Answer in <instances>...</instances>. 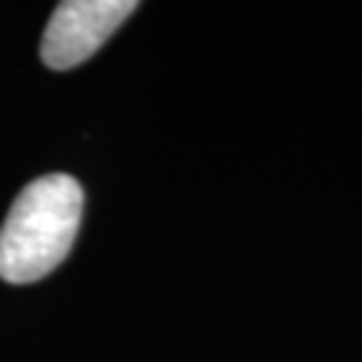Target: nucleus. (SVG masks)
<instances>
[{
    "label": "nucleus",
    "mask_w": 362,
    "mask_h": 362,
    "mask_svg": "<svg viewBox=\"0 0 362 362\" xmlns=\"http://www.w3.org/2000/svg\"><path fill=\"white\" fill-rule=\"evenodd\" d=\"M83 212V191L67 175H46L27 185L0 228V279L38 282L73 250Z\"/></svg>",
    "instance_id": "1"
},
{
    "label": "nucleus",
    "mask_w": 362,
    "mask_h": 362,
    "mask_svg": "<svg viewBox=\"0 0 362 362\" xmlns=\"http://www.w3.org/2000/svg\"><path fill=\"white\" fill-rule=\"evenodd\" d=\"M137 8L134 0H67L52 13L40 57L52 70H70L86 62L121 22Z\"/></svg>",
    "instance_id": "2"
}]
</instances>
